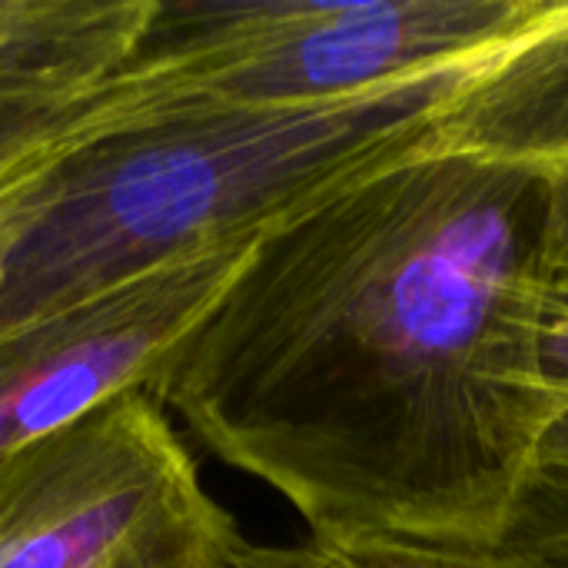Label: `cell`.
<instances>
[{
  "instance_id": "cell-2",
  "label": "cell",
  "mask_w": 568,
  "mask_h": 568,
  "mask_svg": "<svg viewBox=\"0 0 568 568\" xmlns=\"http://www.w3.org/2000/svg\"><path fill=\"white\" fill-rule=\"evenodd\" d=\"M499 53L313 106L173 90L73 143L33 176L30 220L0 286V336L166 266L256 243L346 176L429 143L449 103Z\"/></svg>"
},
{
  "instance_id": "cell-6",
  "label": "cell",
  "mask_w": 568,
  "mask_h": 568,
  "mask_svg": "<svg viewBox=\"0 0 568 568\" xmlns=\"http://www.w3.org/2000/svg\"><path fill=\"white\" fill-rule=\"evenodd\" d=\"M160 0H0V106L77 100L140 57Z\"/></svg>"
},
{
  "instance_id": "cell-10",
  "label": "cell",
  "mask_w": 568,
  "mask_h": 568,
  "mask_svg": "<svg viewBox=\"0 0 568 568\" xmlns=\"http://www.w3.org/2000/svg\"><path fill=\"white\" fill-rule=\"evenodd\" d=\"M539 353L542 386L568 409V273L546 280L539 306Z\"/></svg>"
},
{
  "instance_id": "cell-9",
  "label": "cell",
  "mask_w": 568,
  "mask_h": 568,
  "mask_svg": "<svg viewBox=\"0 0 568 568\" xmlns=\"http://www.w3.org/2000/svg\"><path fill=\"white\" fill-rule=\"evenodd\" d=\"M170 93V73L156 60L140 57L123 77L90 97L0 106V193L47 166L73 143L130 120Z\"/></svg>"
},
{
  "instance_id": "cell-5",
  "label": "cell",
  "mask_w": 568,
  "mask_h": 568,
  "mask_svg": "<svg viewBox=\"0 0 568 568\" xmlns=\"http://www.w3.org/2000/svg\"><path fill=\"white\" fill-rule=\"evenodd\" d=\"M233 246L37 316L0 336V456L150 393L246 263Z\"/></svg>"
},
{
  "instance_id": "cell-11",
  "label": "cell",
  "mask_w": 568,
  "mask_h": 568,
  "mask_svg": "<svg viewBox=\"0 0 568 568\" xmlns=\"http://www.w3.org/2000/svg\"><path fill=\"white\" fill-rule=\"evenodd\" d=\"M43 170V166H40ZM37 170V173H40ZM23 176L20 183H13L7 193H0V286H3V276H7V266H10V256H13V246L30 220V206H33V176Z\"/></svg>"
},
{
  "instance_id": "cell-4",
  "label": "cell",
  "mask_w": 568,
  "mask_h": 568,
  "mask_svg": "<svg viewBox=\"0 0 568 568\" xmlns=\"http://www.w3.org/2000/svg\"><path fill=\"white\" fill-rule=\"evenodd\" d=\"M236 539L150 393L0 456V568H216Z\"/></svg>"
},
{
  "instance_id": "cell-12",
  "label": "cell",
  "mask_w": 568,
  "mask_h": 568,
  "mask_svg": "<svg viewBox=\"0 0 568 568\" xmlns=\"http://www.w3.org/2000/svg\"><path fill=\"white\" fill-rule=\"evenodd\" d=\"M549 276L568 273V163L549 170Z\"/></svg>"
},
{
  "instance_id": "cell-3",
  "label": "cell",
  "mask_w": 568,
  "mask_h": 568,
  "mask_svg": "<svg viewBox=\"0 0 568 568\" xmlns=\"http://www.w3.org/2000/svg\"><path fill=\"white\" fill-rule=\"evenodd\" d=\"M568 0H160L143 57L183 97L313 106L499 53Z\"/></svg>"
},
{
  "instance_id": "cell-13",
  "label": "cell",
  "mask_w": 568,
  "mask_h": 568,
  "mask_svg": "<svg viewBox=\"0 0 568 568\" xmlns=\"http://www.w3.org/2000/svg\"><path fill=\"white\" fill-rule=\"evenodd\" d=\"M536 479L549 489H559L568 496V409L559 413L552 429L546 433L542 453H539V473Z\"/></svg>"
},
{
  "instance_id": "cell-1",
  "label": "cell",
  "mask_w": 568,
  "mask_h": 568,
  "mask_svg": "<svg viewBox=\"0 0 568 568\" xmlns=\"http://www.w3.org/2000/svg\"><path fill=\"white\" fill-rule=\"evenodd\" d=\"M549 193L436 136L346 176L256 240L150 396L313 539L499 546L562 413Z\"/></svg>"
},
{
  "instance_id": "cell-7",
  "label": "cell",
  "mask_w": 568,
  "mask_h": 568,
  "mask_svg": "<svg viewBox=\"0 0 568 568\" xmlns=\"http://www.w3.org/2000/svg\"><path fill=\"white\" fill-rule=\"evenodd\" d=\"M436 140L503 163H568V13L486 63L449 103Z\"/></svg>"
},
{
  "instance_id": "cell-8",
  "label": "cell",
  "mask_w": 568,
  "mask_h": 568,
  "mask_svg": "<svg viewBox=\"0 0 568 568\" xmlns=\"http://www.w3.org/2000/svg\"><path fill=\"white\" fill-rule=\"evenodd\" d=\"M216 568H568V496L532 479L506 539L489 549L313 536L293 546H266L240 536Z\"/></svg>"
}]
</instances>
